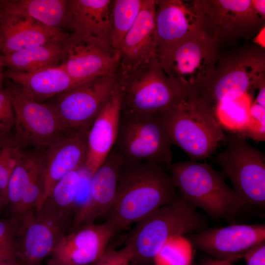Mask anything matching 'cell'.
<instances>
[{"mask_svg": "<svg viewBox=\"0 0 265 265\" xmlns=\"http://www.w3.org/2000/svg\"><path fill=\"white\" fill-rule=\"evenodd\" d=\"M168 172L154 163L124 161L106 221L115 233L136 223L179 196Z\"/></svg>", "mask_w": 265, "mask_h": 265, "instance_id": "obj_1", "label": "cell"}, {"mask_svg": "<svg viewBox=\"0 0 265 265\" xmlns=\"http://www.w3.org/2000/svg\"><path fill=\"white\" fill-rule=\"evenodd\" d=\"M168 172L179 194L212 219L231 224L251 206L227 185L222 172L207 163L180 161L173 163Z\"/></svg>", "mask_w": 265, "mask_h": 265, "instance_id": "obj_2", "label": "cell"}, {"mask_svg": "<svg viewBox=\"0 0 265 265\" xmlns=\"http://www.w3.org/2000/svg\"><path fill=\"white\" fill-rule=\"evenodd\" d=\"M172 144L196 160L211 157L227 136L213 109L189 92L172 107L158 112Z\"/></svg>", "mask_w": 265, "mask_h": 265, "instance_id": "obj_3", "label": "cell"}, {"mask_svg": "<svg viewBox=\"0 0 265 265\" xmlns=\"http://www.w3.org/2000/svg\"><path fill=\"white\" fill-rule=\"evenodd\" d=\"M208 224L207 217L179 194L174 201L136 222L125 245L130 248L133 261L153 260L169 239L200 232Z\"/></svg>", "mask_w": 265, "mask_h": 265, "instance_id": "obj_4", "label": "cell"}, {"mask_svg": "<svg viewBox=\"0 0 265 265\" xmlns=\"http://www.w3.org/2000/svg\"><path fill=\"white\" fill-rule=\"evenodd\" d=\"M117 75L121 113H150L166 110L189 92L161 68L158 57Z\"/></svg>", "mask_w": 265, "mask_h": 265, "instance_id": "obj_5", "label": "cell"}, {"mask_svg": "<svg viewBox=\"0 0 265 265\" xmlns=\"http://www.w3.org/2000/svg\"><path fill=\"white\" fill-rule=\"evenodd\" d=\"M171 145L158 112L121 113L113 147L124 161L154 163L168 171L173 164Z\"/></svg>", "mask_w": 265, "mask_h": 265, "instance_id": "obj_6", "label": "cell"}, {"mask_svg": "<svg viewBox=\"0 0 265 265\" xmlns=\"http://www.w3.org/2000/svg\"><path fill=\"white\" fill-rule=\"evenodd\" d=\"M225 149L214 159L232 189L245 202L265 209V156L239 134L228 136Z\"/></svg>", "mask_w": 265, "mask_h": 265, "instance_id": "obj_7", "label": "cell"}, {"mask_svg": "<svg viewBox=\"0 0 265 265\" xmlns=\"http://www.w3.org/2000/svg\"><path fill=\"white\" fill-rule=\"evenodd\" d=\"M6 87L14 114V138L21 149L27 146L47 148L58 139L73 132L53 104L35 101L16 83Z\"/></svg>", "mask_w": 265, "mask_h": 265, "instance_id": "obj_8", "label": "cell"}, {"mask_svg": "<svg viewBox=\"0 0 265 265\" xmlns=\"http://www.w3.org/2000/svg\"><path fill=\"white\" fill-rule=\"evenodd\" d=\"M73 217L46 201L15 221L16 258L21 265H39L51 255Z\"/></svg>", "mask_w": 265, "mask_h": 265, "instance_id": "obj_9", "label": "cell"}, {"mask_svg": "<svg viewBox=\"0 0 265 265\" xmlns=\"http://www.w3.org/2000/svg\"><path fill=\"white\" fill-rule=\"evenodd\" d=\"M215 52V38L204 32L159 52L157 57L167 76L193 92L211 79L213 73Z\"/></svg>", "mask_w": 265, "mask_h": 265, "instance_id": "obj_10", "label": "cell"}, {"mask_svg": "<svg viewBox=\"0 0 265 265\" xmlns=\"http://www.w3.org/2000/svg\"><path fill=\"white\" fill-rule=\"evenodd\" d=\"M117 84V74L95 78L58 95L53 105L73 132L87 133Z\"/></svg>", "mask_w": 265, "mask_h": 265, "instance_id": "obj_11", "label": "cell"}, {"mask_svg": "<svg viewBox=\"0 0 265 265\" xmlns=\"http://www.w3.org/2000/svg\"><path fill=\"white\" fill-rule=\"evenodd\" d=\"M62 65L70 77L82 84L95 78L116 74L119 52L111 48L68 34L63 42Z\"/></svg>", "mask_w": 265, "mask_h": 265, "instance_id": "obj_12", "label": "cell"}, {"mask_svg": "<svg viewBox=\"0 0 265 265\" xmlns=\"http://www.w3.org/2000/svg\"><path fill=\"white\" fill-rule=\"evenodd\" d=\"M192 246L218 261L233 263L252 246L265 240V224H231L189 234Z\"/></svg>", "mask_w": 265, "mask_h": 265, "instance_id": "obj_13", "label": "cell"}, {"mask_svg": "<svg viewBox=\"0 0 265 265\" xmlns=\"http://www.w3.org/2000/svg\"><path fill=\"white\" fill-rule=\"evenodd\" d=\"M107 221L97 224L88 223L64 235L60 239L47 265H91L103 255L115 234Z\"/></svg>", "mask_w": 265, "mask_h": 265, "instance_id": "obj_14", "label": "cell"}, {"mask_svg": "<svg viewBox=\"0 0 265 265\" xmlns=\"http://www.w3.org/2000/svg\"><path fill=\"white\" fill-rule=\"evenodd\" d=\"M87 132H73L50 144L42 157V184L38 210L54 185L69 173L83 166L87 153Z\"/></svg>", "mask_w": 265, "mask_h": 265, "instance_id": "obj_15", "label": "cell"}, {"mask_svg": "<svg viewBox=\"0 0 265 265\" xmlns=\"http://www.w3.org/2000/svg\"><path fill=\"white\" fill-rule=\"evenodd\" d=\"M155 31L157 54L179 42L207 30L194 2L156 0Z\"/></svg>", "mask_w": 265, "mask_h": 265, "instance_id": "obj_16", "label": "cell"}, {"mask_svg": "<svg viewBox=\"0 0 265 265\" xmlns=\"http://www.w3.org/2000/svg\"><path fill=\"white\" fill-rule=\"evenodd\" d=\"M242 61L223 72L220 77L207 81L194 92L195 96L212 108L213 105L242 96L252 86L257 88L265 79L264 59Z\"/></svg>", "mask_w": 265, "mask_h": 265, "instance_id": "obj_17", "label": "cell"}, {"mask_svg": "<svg viewBox=\"0 0 265 265\" xmlns=\"http://www.w3.org/2000/svg\"><path fill=\"white\" fill-rule=\"evenodd\" d=\"M156 8V0H143L134 23L120 45L117 74L130 72L157 57Z\"/></svg>", "mask_w": 265, "mask_h": 265, "instance_id": "obj_18", "label": "cell"}, {"mask_svg": "<svg viewBox=\"0 0 265 265\" xmlns=\"http://www.w3.org/2000/svg\"><path fill=\"white\" fill-rule=\"evenodd\" d=\"M123 162L113 147L92 175L88 200L74 215L71 230L93 223L99 216L107 214L115 198L119 172Z\"/></svg>", "mask_w": 265, "mask_h": 265, "instance_id": "obj_19", "label": "cell"}, {"mask_svg": "<svg viewBox=\"0 0 265 265\" xmlns=\"http://www.w3.org/2000/svg\"><path fill=\"white\" fill-rule=\"evenodd\" d=\"M207 29L215 34H231L255 26L263 19L256 11L253 0L193 1Z\"/></svg>", "mask_w": 265, "mask_h": 265, "instance_id": "obj_20", "label": "cell"}, {"mask_svg": "<svg viewBox=\"0 0 265 265\" xmlns=\"http://www.w3.org/2000/svg\"><path fill=\"white\" fill-rule=\"evenodd\" d=\"M68 33L49 27L28 16L0 9V54L63 38Z\"/></svg>", "mask_w": 265, "mask_h": 265, "instance_id": "obj_21", "label": "cell"}, {"mask_svg": "<svg viewBox=\"0 0 265 265\" xmlns=\"http://www.w3.org/2000/svg\"><path fill=\"white\" fill-rule=\"evenodd\" d=\"M112 2L111 0H69L66 26L72 33L84 39L111 48Z\"/></svg>", "mask_w": 265, "mask_h": 265, "instance_id": "obj_22", "label": "cell"}, {"mask_svg": "<svg viewBox=\"0 0 265 265\" xmlns=\"http://www.w3.org/2000/svg\"><path fill=\"white\" fill-rule=\"evenodd\" d=\"M121 105L117 82L111 97L95 118L87 134V153L83 167L91 176L114 146Z\"/></svg>", "mask_w": 265, "mask_h": 265, "instance_id": "obj_23", "label": "cell"}, {"mask_svg": "<svg viewBox=\"0 0 265 265\" xmlns=\"http://www.w3.org/2000/svg\"><path fill=\"white\" fill-rule=\"evenodd\" d=\"M3 77L20 85L27 95L39 103L80 84L70 77L61 64L33 72L6 69L3 72Z\"/></svg>", "mask_w": 265, "mask_h": 265, "instance_id": "obj_24", "label": "cell"}, {"mask_svg": "<svg viewBox=\"0 0 265 265\" xmlns=\"http://www.w3.org/2000/svg\"><path fill=\"white\" fill-rule=\"evenodd\" d=\"M66 37L9 53L0 54V65L19 72H33L59 66L63 56V42Z\"/></svg>", "mask_w": 265, "mask_h": 265, "instance_id": "obj_25", "label": "cell"}, {"mask_svg": "<svg viewBox=\"0 0 265 265\" xmlns=\"http://www.w3.org/2000/svg\"><path fill=\"white\" fill-rule=\"evenodd\" d=\"M68 0H0V9L22 14L58 30L66 26Z\"/></svg>", "mask_w": 265, "mask_h": 265, "instance_id": "obj_26", "label": "cell"}, {"mask_svg": "<svg viewBox=\"0 0 265 265\" xmlns=\"http://www.w3.org/2000/svg\"><path fill=\"white\" fill-rule=\"evenodd\" d=\"M143 0H114L111 7V46L118 52L122 40L134 23Z\"/></svg>", "mask_w": 265, "mask_h": 265, "instance_id": "obj_27", "label": "cell"}, {"mask_svg": "<svg viewBox=\"0 0 265 265\" xmlns=\"http://www.w3.org/2000/svg\"><path fill=\"white\" fill-rule=\"evenodd\" d=\"M252 103L248 93L235 100L220 102L215 106V118L221 127L239 133L246 125Z\"/></svg>", "mask_w": 265, "mask_h": 265, "instance_id": "obj_28", "label": "cell"}, {"mask_svg": "<svg viewBox=\"0 0 265 265\" xmlns=\"http://www.w3.org/2000/svg\"><path fill=\"white\" fill-rule=\"evenodd\" d=\"M80 180V168L69 173L54 185L45 201L74 218V206Z\"/></svg>", "mask_w": 265, "mask_h": 265, "instance_id": "obj_29", "label": "cell"}, {"mask_svg": "<svg viewBox=\"0 0 265 265\" xmlns=\"http://www.w3.org/2000/svg\"><path fill=\"white\" fill-rule=\"evenodd\" d=\"M35 157L36 155L26 156L24 154L10 177L7 196L11 216L16 212L25 195Z\"/></svg>", "mask_w": 265, "mask_h": 265, "instance_id": "obj_30", "label": "cell"}, {"mask_svg": "<svg viewBox=\"0 0 265 265\" xmlns=\"http://www.w3.org/2000/svg\"><path fill=\"white\" fill-rule=\"evenodd\" d=\"M14 137L0 138V195L2 203L8 204L7 186L11 174L24 156Z\"/></svg>", "mask_w": 265, "mask_h": 265, "instance_id": "obj_31", "label": "cell"}, {"mask_svg": "<svg viewBox=\"0 0 265 265\" xmlns=\"http://www.w3.org/2000/svg\"><path fill=\"white\" fill-rule=\"evenodd\" d=\"M192 246L184 236L168 240L153 261L155 265H191Z\"/></svg>", "mask_w": 265, "mask_h": 265, "instance_id": "obj_32", "label": "cell"}, {"mask_svg": "<svg viewBox=\"0 0 265 265\" xmlns=\"http://www.w3.org/2000/svg\"><path fill=\"white\" fill-rule=\"evenodd\" d=\"M239 135L258 142L265 141V107L254 102L252 103L246 125Z\"/></svg>", "mask_w": 265, "mask_h": 265, "instance_id": "obj_33", "label": "cell"}, {"mask_svg": "<svg viewBox=\"0 0 265 265\" xmlns=\"http://www.w3.org/2000/svg\"><path fill=\"white\" fill-rule=\"evenodd\" d=\"M14 124V114L7 87L0 90V138L9 135Z\"/></svg>", "mask_w": 265, "mask_h": 265, "instance_id": "obj_34", "label": "cell"}, {"mask_svg": "<svg viewBox=\"0 0 265 265\" xmlns=\"http://www.w3.org/2000/svg\"><path fill=\"white\" fill-rule=\"evenodd\" d=\"M0 253L16 258V229L11 219H0Z\"/></svg>", "mask_w": 265, "mask_h": 265, "instance_id": "obj_35", "label": "cell"}, {"mask_svg": "<svg viewBox=\"0 0 265 265\" xmlns=\"http://www.w3.org/2000/svg\"><path fill=\"white\" fill-rule=\"evenodd\" d=\"M133 260L130 248L125 245L119 249H106L95 265H131Z\"/></svg>", "mask_w": 265, "mask_h": 265, "instance_id": "obj_36", "label": "cell"}, {"mask_svg": "<svg viewBox=\"0 0 265 265\" xmlns=\"http://www.w3.org/2000/svg\"><path fill=\"white\" fill-rule=\"evenodd\" d=\"M243 257L247 265H265V240L252 246Z\"/></svg>", "mask_w": 265, "mask_h": 265, "instance_id": "obj_37", "label": "cell"}, {"mask_svg": "<svg viewBox=\"0 0 265 265\" xmlns=\"http://www.w3.org/2000/svg\"><path fill=\"white\" fill-rule=\"evenodd\" d=\"M259 91L254 101L256 103L265 107V81H263L258 87Z\"/></svg>", "mask_w": 265, "mask_h": 265, "instance_id": "obj_38", "label": "cell"}, {"mask_svg": "<svg viewBox=\"0 0 265 265\" xmlns=\"http://www.w3.org/2000/svg\"><path fill=\"white\" fill-rule=\"evenodd\" d=\"M253 3L255 10L258 13L265 19V0H253Z\"/></svg>", "mask_w": 265, "mask_h": 265, "instance_id": "obj_39", "label": "cell"}, {"mask_svg": "<svg viewBox=\"0 0 265 265\" xmlns=\"http://www.w3.org/2000/svg\"><path fill=\"white\" fill-rule=\"evenodd\" d=\"M17 260V259H15L14 258L8 255L0 253V263L5 262V261H10V260Z\"/></svg>", "mask_w": 265, "mask_h": 265, "instance_id": "obj_40", "label": "cell"}, {"mask_svg": "<svg viewBox=\"0 0 265 265\" xmlns=\"http://www.w3.org/2000/svg\"><path fill=\"white\" fill-rule=\"evenodd\" d=\"M0 265H21L17 260H13L0 263Z\"/></svg>", "mask_w": 265, "mask_h": 265, "instance_id": "obj_41", "label": "cell"}, {"mask_svg": "<svg viewBox=\"0 0 265 265\" xmlns=\"http://www.w3.org/2000/svg\"><path fill=\"white\" fill-rule=\"evenodd\" d=\"M3 67L0 65V90L3 88L2 86V83L4 79L3 77Z\"/></svg>", "mask_w": 265, "mask_h": 265, "instance_id": "obj_42", "label": "cell"}, {"mask_svg": "<svg viewBox=\"0 0 265 265\" xmlns=\"http://www.w3.org/2000/svg\"><path fill=\"white\" fill-rule=\"evenodd\" d=\"M215 265H235L232 263H230L227 261H220L217 264Z\"/></svg>", "mask_w": 265, "mask_h": 265, "instance_id": "obj_43", "label": "cell"}, {"mask_svg": "<svg viewBox=\"0 0 265 265\" xmlns=\"http://www.w3.org/2000/svg\"><path fill=\"white\" fill-rule=\"evenodd\" d=\"M219 262V261L216 260L215 261H212V262H211L207 263H206L205 264H204L203 265H215L217 264Z\"/></svg>", "mask_w": 265, "mask_h": 265, "instance_id": "obj_44", "label": "cell"}, {"mask_svg": "<svg viewBox=\"0 0 265 265\" xmlns=\"http://www.w3.org/2000/svg\"><path fill=\"white\" fill-rule=\"evenodd\" d=\"M3 204L2 203V200H1V196H0V207L1 206V205Z\"/></svg>", "mask_w": 265, "mask_h": 265, "instance_id": "obj_45", "label": "cell"}]
</instances>
